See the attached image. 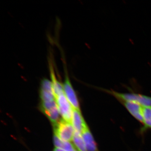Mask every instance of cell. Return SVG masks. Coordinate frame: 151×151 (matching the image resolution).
<instances>
[{"mask_svg": "<svg viewBox=\"0 0 151 151\" xmlns=\"http://www.w3.org/2000/svg\"><path fill=\"white\" fill-rule=\"evenodd\" d=\"M122 102L137 103L143 107H151V97L135 93H121L113 90L101 89Z\"/></svg>", "mask_w": 151, "mask_h": 151, "instance_id": "obj_1", "label": "cell"}, {"mask_svg": "<svg viewBox=\"0 0 151 151\" xmlns=\"http://www.w3.org/2000/svg\"><path fill=\"white\" fill-rule=\"evenodd\" d=\"M53 127L54 135L60 139L67 142L73 141L74 129L72 124L61 119Z\"/></svg>", "mask_w": 151, "mask_h": 151, "instance_id": "obj_2", "label": "cell"}, {"mask_svg": "<svg viewBox=\"0 0 151 151\" xmlns=\"http://www.w3.org/2000/svg\"><path fill=\"white\" fill-rule=\"evenodd\" d=\"M55 99L60 114L62 116L63 119L72 124L73 108L65 97L64 93L58 96Z\"/></svg>", "mask_w": 151, "mask_h": 151, "instance_id": "obj_3", "label": "cell"}, {"mask_svg": "<svg viewBox=\"0 0 151 151\" xmlns=\"http://www.w3.org/2000/svg\"><path fill=\"white\" fill-rule=\"evenodd\" d=\"M63 86L65 97L70 103L72 108L77 111H81L77 96L67 74L65 75Z\"/></svg>", "mask_w": 151, "mask_h": 151, "instance_id": "obj_4", "label": "cell"}, {"mask_svg": "<svg viewBox=\"0 0 151 151\" xmlns=\"http://www.w3.org/2000/svg\"><path fill=\"white\" fill-rule=\"evenodd\" d=\"M123 103L130 114L137 120L143 124V107L135 102H123Z\"/></svg>", "mask_w": 151, "mask_h": 151, "instance_id": "obj_5", "label": "cell"}, {"mask_svg": "<svg viewBox=\"0 0 151 151\" xmlns=\"http://www.w3.org/2000/svg\"><path fill=\"white\" fill-rule=\"evenodd\" d=\"M72 125L74 131L81 134L84 128L88 126L81 114V111H77L73 108Z\"/></svg>", "mask_w": 151, "mask_h": 151, "instance_id": "obj_6", "label": "cell"}, {"mask_svg": "<svg viewBox=\"0 0 151 151\" xmlns=\"http://www.w3.org/2000/svg\"><path fill=\"white\" fill-rule=\"evenodd\" d=\"M81 135L87 151H99L96 143L88 126L85 127L83 130Z\"/></svg>", "mask_w": 151, "mask_h": 151, "instance_id": "obj_7", "label": "cell"}, {"mask_svg": "<svg viewBox=\"0 0 151 151\" xmlns=\"http://www.w3.org/2000/svg\"><path fill=\"white\" fill-rule=\"evenodd\" d=\"M50 76H51V82L52 83V89L55 97H57L58 95L64 93L63 84L57 79L55 74L52 69H50Z\"/></svg>", "mask_w": 151, "mask_h": 151, "instance_id": "obj_8", "label": "cell"}, {"mask_svg": "<svg viewBox=\"0 0 151 151\" xmlns=\"http://www.w3.org/2000/svg\"><path fill=\"white\" fill-rule=\"evenodd\" d=\"M54 144L55 148L62 149L65 151H78L75 146L70 142H64L54 135Z\"/></svg>", "mask_w": 151, "mask_h": 151, "instance_id": "obj_9", "label": "cell"}, {"mask_svg": "<svg viewBox=\"0 0 151 151\" xmlns=\"http://www.w3.org/2000/svg\"><path fill=\"white\" fill-rule=\"evenodd\" d=\"M72 141L78 151H87L81 134L74 131Z\"/></svg>", "mask_w": 151, "mask_h": 151, "instance_id": "obj_10", "label": "cell"}, {"mask_svg": "<svg viewBox=\"0 0 151 151\" xmlns=\"http://www.w3.org/2000/svg\"><path fill=\"white\" fill-rule=\"evenodd\" d=\"M143 131L151 129V107H143Z\"/></svg>", "mask_w": 151, "mask_h": 151, "instance_id": "obj_11", "label": "cell"}, {"mask_svg": "<svg viewBox=\"0 0 151 151\" xmlns=\"http://www.w3.org/2000/svg\"><path fill=\"white\" fill-rule=\"evenodd\" d=\"M54 151H65L64 150H62L61 149L58 148H55Z\"/></svg>", "mask_w": 151, "mask_h": 151, "instance_id": "obj_12", "label": "cell"}]
</instances>
